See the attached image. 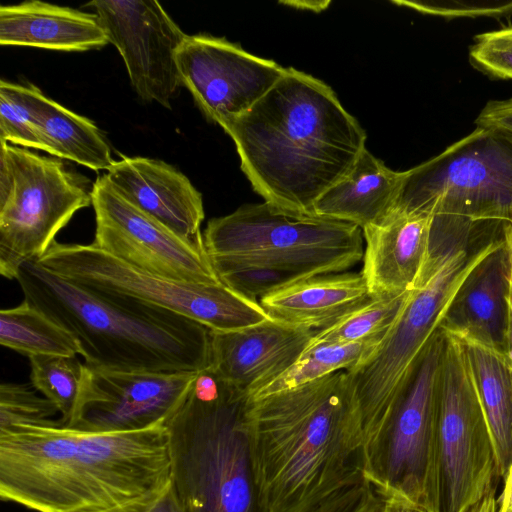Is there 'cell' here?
Here are the masks:
<instances>
[{"label": "cell", "mask_w": 512, "mask_h": 512, "mask_svg": "<svg viewBox=\"0 0 512 512\" xmlns=\"http://www.w3.org/2000/svg\"><path fill=\"white\" fill-rule=\"evenodd\" d=\"M171 484L166 423L131 432L0 429V496L37 512H142Z\"/></svg>", "instance_id": "1"}, {"label": "cell", "mask_w": 512, "mask_h": 512, "mask_svg": "<svg viewBox=\"0 0 512 512\" xmlns=\"http://www.w3.org/2000/svg\"><path fill=\"white\" fill-rule=\"evenodd\" d=\"M223 130L255 192L298 213L314 214L316 201L366 148L364 129L332 88L291 67Z\"/></svg>", "instance_id": "2"}, {"label": "cell", "mask_w": 512, "mask_h": 512, "mask_svg": "<svg viewBox=\"0 0 512 512\" xmlns=\"http://www.w3.org/2000/svg\"><path fill=\"white\" fill-rule=\"evenodd\" d=\"M248 418L265 512H295L364 474V435L346 371L249 399Z\"/></svg>", "instance_id": "3"}, {"label": "cell", "mask_w": 512, "mask_h": 512, "mask_svg": "<svg viewBox=\"0 0 512 512\" xmlns=\"http://www.w3.org/2000/svg\"><path fill=\"white\" fill-rule=\"evenodd\" d=\"M24 300L78 341L89 367L198 372L209 366L211 330L177 313L78 285L38 260L20 265Z\"/></svg>", "instance_id": "4"}, {"label": "cell", "mask_w": 512, "mask_h": 512, "mask_svg": "<svg viewBox=\"0 0 512 512\" xmlns=\"http://www.w3.org/2000/svg\"><path fill=\"white\" fill-rule=\"evenodd\" d=\"M248 400L208 366L167 420L171 481L185 512H265Z\"/></svg>", "instance_id": "5"}, {"label": "cell", "mask_w": 512, "mask_h": 512, "mask_svg": "<svg viewBox=\"0 0 512 512\" xmlns=\"http://www.w3.org/2000/svg\"><path fill=\"white\" fill-rule=\"evenodd\" d=\"M467 237L456 235L450 241L445 237L432 246L428 265L377 349L361 365L346 371L361 420L365 456L440 329L458 290L500 239L469 251L464 244Z\"/></svg>", "instance_id": "6"}, {"label": "cell", "mask_w": 512, "mask_h": 512, "mask_svg": "<svg viewBox=\"0 0 512 512\" xmlns=\"http://www.w3.org/2000/svg\"><path fill=\"white\" fill-rule=\"evenodd\" d=\"M203 240L213 266L267 265L307 277L343 273L364 254L358 226L266 201L211 219Z\"/></svg>", "instance_id": "7"}, {"label": "cell", "mask_w": 512, "mask_h": 512, "mask_svg": "<svg viewBox=\"0 0 512 512\" xmlns=\"http://www.w3.org/2000/svg\"><path fill=\"white\" fill-rule=\"evenodd\" d=\"M443 346L439 329L365 457L364 474L384 499L415 512H439L438 378Z\"/></svg>", "instance_id": "8"}, {"label": "cell", "mask_w": 512, "mask_h": 512, "mask_svg": "<svg viewBox=\"0 0 512 512\" xmlns=\"http://www.w3.org/2000/svg\"><path fill=\"white\" fill-rule=\"evenodd\" d=\"M395 209L473 224H512V138L476 127L404 171Z\"/></svg>", "instance_id": "9"}, {"label": "cell", "mask_w": 512, "mask_h": 512, "mask_svg": "<svg viewBox=\"0 0 512 512\" xmlns=\"http://www.w3.org/2000/svg\"><path fill=\"white\" fill-rule=\"evenodd\" d=\"M41 265L92 291L169 310L213 332L244 329L271 319L259 301L223 283L173 280L137 269L91 244L54 242Z\"/></svg>", "instance_id": "10"}, {"label": "cell", "mask_w": 512, "mask_h": 512, "mask_svg": "<svg viewBox=\"0 0 512 512\" xmlns=\"http://www.w3.org/2000/svg\"><path fill=\"white\" fill-rule=\"evenodd\" d=\"M1 141L0 273L39 260L74 214L92 205L87 180L60 160Z\"/></svg>", "instance_id": "11"}, {"label": "cell", "mask_w": 512, "mask_h": 512, "mask_svg": "<svg viewBox=\"0 0 512 512\" xmlns=\"http://www.w3.org/2000/svg\"><path fill=\"white\" fill-rule=\"evenodd\" d=\"M444 333L438 378L439 512H468L493 489L495 459L462 343Z\"/></svg>", "instance_id": "12"}, {"label": "cell", "mask_w": 512, "mask_h": 512, "mask_svg": "<svg viewBox=\"0 0 512 512\" xmlns=\"http://www.w3.org/2000/svg\"><path fill=\"white\" fill-rule=\"evenodd\" d=\"M93 244L121 261L157 276L200 284L222 283L204 242L188 241L122 197L105 175L92 185Z\"/></svg>", "instance_id": "13"}, {"label": "cell", "mask_w": 512, "mask_h": 512, "mask_svg": "<svg viewBox=\"0 0 512 512\" xmlns=\"http://www.w3.org/2000/svg\"><path fill=\"white\" fill-rule=\"evenodd\" d=\"M85 6L94 8L138 96L170 109L183 86L176 55L188 35L154 0H93Z\"/></svg>", "instance_id": "14"}, {"label": "cell", "mask_w": 512, "mask_h": 512, "mask_svg": "<svg viewBox=\"0 0 512 512\" xmlns=\"http://www.w3.org/2000/svg\"><path fill=\"white\" fill-rule=\"evenodd\" d=\"M176 61L183 86L222 128L250 110L287 70L225 38L203 34L188 35Z\"/></svg>", "instance_id": "15"}, {"label": "cell", "mask_w": 512, "mask_h": 512, "mask_svg": "<svg viewBox=\"0 0 512 512\" xmlns=\"http://www.w3.org/2000/svg\"><path fill=\"white\" fill-rule=\"evenodd\" d=\"M197 373L116 371L86 365L77 412L67 427L131 432L166 423L185 400Z\"/></svg>", "instance_id": "16"}, {"label": "cell", "mask_w": 512, "mask_h": 512, "mask_svg": "<svg viewBox=\"0 0 512 512\" xmlns=\"http://www.w3.org/2000/svg\"><path fill=\"white\" fill-rule=\"evenodd\" d=\"M314 333L272 318L240 330L211 331L209 367L249 397L292 366Z\"/></svg>", "instance_id": "17"}, {"label": "cell", "mask_w": 512, "mask_h": 512, "mask_svg": "<svg viewBox=\"0 0 512 512\" xmlns=\"http://www.w3.org/2000/svg\"><path fill=\"white\" fill-rule=\"evenodd\" d=\"M104 175L133 206L180 237L204 242L202 195L178 169L157 159L122 157Z\"/></svg>", "instance_id": "18"}, {"label": "cell", "mask_w": 512, "mask_h": 512, "mask_svg": "<svg viewBox=\"0 0 512 512\" xmlns=\"http://www.w3.org/2000/svg\"><path fill=\"white\" fill-rule=\"evenodd\" d=\"M434 216L395 209L383 222L362 230L360 271L373 298L414 288L431 258Z\"/></svg>", "instance_id": "19"}, {"label": "cell", "mask_w": 512, "mask_h": 512, "mask_svg": "<svg viewBox=\"0 0 512 512\" xmlns=\"http://www.w3.org/2000/svg\"><path fill=\"white\" fill-rule=\"evenodd\" d=\"M511 267V252L502 235L458 290L440 329L461 342L477 343L503 355Z\"/></svg>", "instance_id": "20"}, {"label": "cell", "mask_w": 512, "mask_h": 512, "mask_svg": "<svg viewBox=\"0 0 512 512\" xmlns=\"http://www.w3.org/2000/svg\"><path fill=\"white\" fill-rule=\"evenodd\" d=\"M96 14L38 0L0 7V44L86 51L108 44Z\"/></svg>", "instance_id": "21"}, {"label": "cell", "mask_w": 512, "mask_h": 512, "mask_svg": "<svg viewBox=\"0 0 512 512\" xmlns=\"http://www.w3.org/2000/svg\"><path fill=\"white\" fill-rule=\"evenodd\" d=\"M372 298L360 272H343L301 280L259 302L272 319L317 331L331 326Z\"/></svg>", "instance_id": "22"}, {"label": "cell", "mask_w": 512, "mask_h": 512, "mask_svg": "<svg viewBox=\"0 0 512 512\" xmlns=\"http://www.w3.org/2000/svg\"><path fill=\"white\" fill-rule=\"evenodd\" d=\"M404 172L388 168L365 148L349 172L313 206L315 215L361 230L383 222L396 208Z\"/></svg>", "instance_id": "23"}, {"label": "cell", "mask_w": 512, "mask_h": 512, "mask_svg": "<svg viewBox=\"0 0 512 512\" xmlns=\"http://www.w3.org/2000/svg\"><path fill=\"white\" fill-rule=\"evenodd\" d=\"M25 89L43 151L92 170L111 168L115 161L110 146L92 121L46 97L33 85Z\"/></svg>", "instance_id": "24"}, {"label": "cell", "mask_w": 512, "mask_h": 512, "mask_svg": "<svg viewBox=\"0 0 512 512\" xmlns=\"http://www.w3.org/2000/svg\"><path fill=\"white\" fill-rule=\"evenodd\" d=\"M461 343L490 434L496 475L504 477L512 462V376L499 352Z\"/></svg>", "instance_id": "25"}, {"label": "cell", "mask_w": 512, "mask_h": 512, "mask_svg": "<svg viewBox=\"0 0 512 512\" xmlns=\"http://www.w3.org/2000/svg\"><path fill=\"white\" fill-rule=\"evenodd\" d=\"M0 343L28 358L81 355L77 339L26 300L0 311Z\"/></svg>", "instance_id": "26"}, {"label": "cell", "mask_w": 512, "mask_h": 512, "mask_svg": "<svg viewBox=\"0 0 512 512\" xmlns=\"http://www.w3.org/2000/svg\"><path fill=\"white\" fill-rule=\"evenodd\" d=\"M383 337L350 343L325 344L307 350L285 372L248 398L254 399L289 390L338 371L352 370L370 357Z\"/></svg>", "instance_id": "27"}, {"label": "cell", "mask_w": 512, "mask_h": 512, "mask_svg": "<svg viewBox=\"0 0 512 512\" xmlns=\"http://www.w3.org/2000/svg\"><path fill=\"white\" fill-rule=\"evenodd\" d=\"M410 291L372 298L331 326L315 331L305 351L325 344L384 336L399 316Z\"/></svg>", "instance_id": "28"}, {"label": "cell", "mask_w": 512, "mask_h": 512, "mask_svg": "<svg viewBox=\"0 0 512 512\" xmlns=\"http://www.w3.org/2000/svg\"><path fill=\"white\" fill-rule=\"evenodd\" d=\"M31 385L58 409L59 421L69 426L75 418L85 363L77 356L39 355L29 357Z\"/></svg>", "instance_id": "29"}, {"label": "cell", "mask_w": 512, "mask_h": 512, "mask_svg": "<svg viewBox=\"0 0 512 512\" xmlns=\"http://www.w3.org/2000/svg\"><path fill=\"white\" fill-rule=\"evenodd\" d=\"M220 281L235 292L259 301L301 280L299 272L267 265H214Z\"/></svg>", "instance_id": "30"}, {"label": "cell", "mask_w": 512, "mask_h": 512, "mask_svg": "<svg viewBox=\"0 0 512 512\" xmlns=\"http://www.w3.org/2000/svg\"><path fill=\"white\" fill-rule=\"evenodd\" d=\"M0 140L43 150L27 102L25 86L0 81Z\"/></svg>", "instance_id": "31"}, {"label": "cell", "mask_w": 512, "mask_h": 512, "mask_svg": "<svg viewBox=\"0 0 512 512\" xmlns=\"http://www.w3.org/2000/svg\"><path fill=\"white\" fill-rule=\"evenodd\" d=\"M59 413L45 397L38 396L28 385L2 383L0 386V429L18 424H43Z\"/></svg>", "instance_id": "32"}, {"label": "cell", "mask_w": 512, "mask_h": 512, "mask_svg": "<svg viewBox=\"0 0 512 512\" xmlns=\"http://www.w3.org/2000/svg\"><path fill=\"white\" fill-rule=\"evenodd\" d=\"M384 497L362 474L295 512H380Z\"/></svg>", "instance_id": "33"}, {"label": "cell", "mask_w": 512, "mask_h": 512, "mask_svg": "<svg viewBox=\"0 0 512 512\" xmlns=\"http://www.w3.org/2000/svg\"><path fill=\"white\" fill-rule=\"evenodd\" d=\"M469 60L492 78L512 80V26L476 35Z\"/></svg>", "instance_id": "34"}, {"label": "cell", "mask_w": 512, "mask_h": 512, "mask_svg": "<svg viewBox=\"0 0 512 512\" xmlns=\"http://www.w3.org/2000/svg\"><path fill=\"white\" fill-rule=\"evenodd\" d=\"M392 3L408 7L420 13L445 19L477 17L501 18L512 14V0H394Z\"/></svg>", "instance_id": "35"}, {"label": "cell", "mask_w": 512, "mask_h": 512, "mask_svg": "<svg viewBox=\"0 0 512 512\" xmlns=\"http://www.w3.org/2000/svg\"><path fill=\"white\" fill-rule=\"evenodd\" d=\"M474 124L478 128L496 130L512 138V97L489 101Z\"/></svg>", "instance_id": "36"}, {"label": "cell", "mask_w": 512, "mask_h": 512, "mask_svg": "<svg viewBox=\"0 0 512 512\" xmlns=\"http://www.w3.org/2000/svg\"><path fill=\"white\" fill-rule=\"evenodd\" d=\"M142 512H185L172 481L166 490Z\"/></svg>", "instance_id": "37"}, {"label": "cell", "mask_w": 512, "mask_h": 512, "mask_svg": "<svg viewBox=\"0 0 512 512\" xmlns=\"http://www.w3.org/2000/svg\"><path fill=\"white\" fill-rule=\"evenodd\" d=\"M504 485L498 501L497 512H512V462L504 475Z\"/></svg>", "instance_id": "38"}, {"label": "cell", "mask_w": 512, "mask_h": 512, "mask_svg": "<svg viewBox=\"0 0 512 512\" xmlns=\"http://www.w3.org/2000/svg\"><path fill=\"white\" fill-rule=\"evenodd\" d=\"M498 501L495 498V489L474 505L468 512H497Z\"/></svg>", "instance_id": "39"}, {"label": "cell", "mask_w": 512, "mask_h": 512, "mask_svg": "<svg viewBox=\"0 0 512 512\" xmlns=\"http://www.w3.org/2000/svg\"><path fill=\"white\" fill-rule=\"evenodd\" d=\"M502 235L503 238L510 249L511 256H512V224H504L502 227ZM512 271V268H511Z\"/></svg>", "instance_id": "40"}]
</instances>
